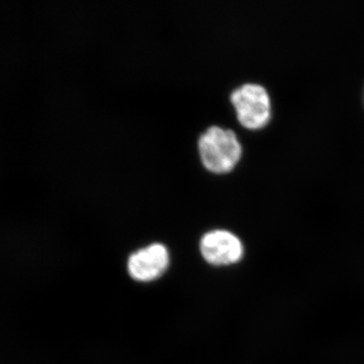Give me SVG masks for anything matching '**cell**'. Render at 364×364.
<instances>
[{"label":"cell","instance_id":"cell-4","mask_svg":"<svg viewBox=\"0 0 364 364\" xmlns=\"http://www.w3.org/2000/svg\"><path fill=\"white\" fill-rule=\"evenodd\" d=\"M169 262L167 248L163 244H151L132 254L128 261V270L136 282H149L164 274Z\"/></svg>","mask_w":364,"mask_h":364},{"label":"cell","instance_id":"cell-3","mask_svg":"<svg viewBox=\"0 0 364 364\" xmlns=\"http://www.w3.org/2000/svg\"><path fill=\"white\" fill-rule=\"evenodd\" d=\"M200 246L203 257L217 267L234 264L244 253L240 239L227 230H214L205 234Z\"/></svg>","mask_w":364,"mask_h":364},{"label":"cell","instance_id":"cell-2","mask_svg":"<svg viewBox=\"0 0 364 364\" xmlns=\"http://www.w3.org/2000/svg\"><path fill=\"white\" fill-rule=\"evenodd\" d=\"M230 98L239 121L246 128L259 129L269 121L270 98L262 85L245 83L235 88Z\"/></svg>","mask_w":364,"mask_h":364},{"label":"cell","instance_id":"cell-1","mask_svg":"<svg viewBox=\"0 0 364 364\" xmlns=\"http://www.w3.org/2000/svg\"><path fill=\"white\" fill-rule=\"evenodd\" d=\"M198 152L205 168L215 173L230 171L242 155V145L231 129L208 127L198 138Z\"/></svg>","mask_w":364,"mask_h":364}]
</instances>
